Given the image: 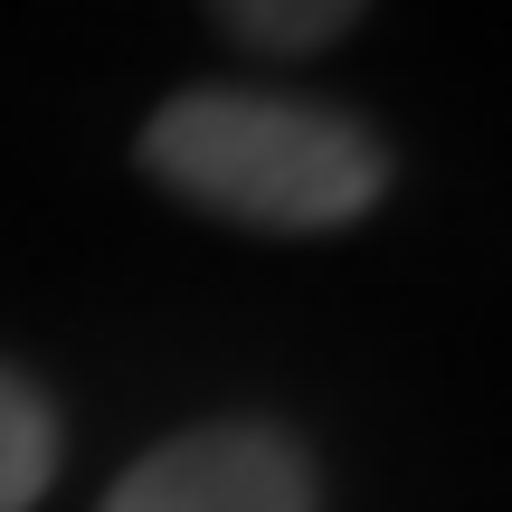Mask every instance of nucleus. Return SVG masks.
<instances>
[{
  "label": "nucleus",
  "instance_id": "obj_1",
  "mask_svg": "<svg viewBox=\"0 0 512 512\" xmlns=\"http://www.w3.org/2000/svg\"><path fill=\"white\" fill-rule=\"evenodd\" d=\"M133 162L162 200L256 238L361 228L399 181V152L361 105L285 86H181L143 114Z\"/></svg>",
  "mask_w": 512,
  "mask_h": 512
},
{
  "label": "nucleus",
  "instance_id": "obj_2",
  "mask_svg": "<svg viewBox=\"0 0 512 512\" xmlns=\"http://www.w3.org/2000/svg\"><path fill=\"white\" fill-rule=\"evenodd\" d=\"M95 512H323V465L285 418L228 408L143 446Z\"/></svg>",
  "mask_w": 512,
  "mask_h": 512
},
{
  "label": "nucleus",
  "instance_id": "obj_3",
  "mask_svg": "<svg viewBox=\"0 0 512 512\" xmlns=\"http://www.w3.org/2000/svg\"><path fill=\"white\" fill-rule=\"evenodd\" d=\"M57 465H67V408L19 361H0V512H38Z\"/></svg>",
  "mask_w": 512,
  "mask_h": 512
},
{
  "label": "nucleus",
  "instance_id": "obj_4",
  "mask_svg": "<svg viewBox=\"0 0 512 512\" xmlns=\"http://www.w3.org/2000/svg\"><path fill=\"white\" fill-rule=\"evenodd\" d=\"M209 29L256 57H323L361 29V10L351 0H228V10H209Z\"/></svg>",
  "mask_w": 512,
  "mask_h": 512
}]
</instances>
